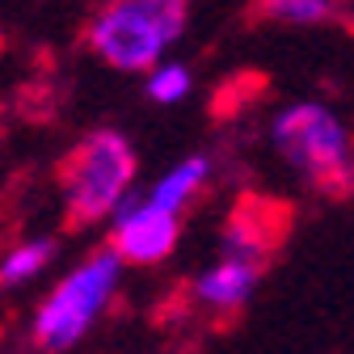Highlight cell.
<instances>
[{"mask_svg":"<svg viewBox=\"0 0 354 354\" xmlns=\"http://www.w3.org/2000/svg\"><path fill=\"white\" fill-rule=\"evenodd\" d=\"M186 30V0H110L88 21V47L106 64L140 72Z\"/></svg>","mask_w":354,"mask_h":354,"instance_id":"obj_1","label":"cell"},{"mask_svg":"<svg viewBox=\"0 0 354 354\" xmlns=\"http://www.w3.org/2000/svg\"><path fill=\"white\" fill-rule=\"evenodd\" d=\"M131 173H136V152L118 131H97L84 144H76L59 160V186L68 194V232L102 219L131 186Z\"/></svg>","mask_w":354,"mask_h":354,"instance_id":"obj_2","label":"cell"},{"mask_svg":"<svg viewBox=\"0 0 354 354\" xmlns=\"http://www.w3.org/2000/svg\"><path fill=\"white\" fill-rule=\"evenodd\" d=\"M118 266H122V253L114 245H106L102 253L88 257L72 279H64L51 291V299L38 308V317H34V346H42V350L72 346L88 329V321L97 317V308L106 304V295L114 291Z\"/></svg>","mask_w":354,"mask_h":354,"instance_id":"obj_3","label":"cell"},{"mask_svg":"<svg viewBox=\"0 0 354 354\" xmlns=\"http://www.w3.org/2000/svg\"><path fill=\"white\" fill-rule=\"evenodd\" d=\"M274 144L279 152L299 165L321 190L346 194L354 186V173L346 160V131L325 106H295L274 122Z\"/></svg>","mask_w":354,"mask_h":354,"instance_id":"obj_4","label":"cell"},{"mask_svg":"<svg viewBox=\"0 0 354 354\" xmlns=\"http://www.w3.org/2000/svg\"><path fill=\"white\" fill-rule=\"evenodd\" d=\"M110 245L122 253V261L131 266H152L160 257H169V249L177 245V211L160 207V203H144V207H122L118 228L110 236Z\"/></svg>","mask_w":354,"mask_h":354,"instance_id":"obj_5","label":"cell"},{"mask_svg":"<svg viewBox=\"0 0 354 354\" xmlns=\"http://www.w3.org/2000/svg\"><path fill=\"white\" fill-rule=\"evenodd\" d=\"M291 224V207L287 203H274V198H241L232 219H228V249L241 253V257H257L266 261L283 232Z\"/></svg>","mask_w":354,"mask_h":354,"instance_id":"obj_6","label":"cell"},{"mask_svg":"<svg viewBox=\"0 0 354 354\" xmlns=\"http://www.w3.org/2000/svg\"><path fill=\"white\" fill-rule=\"evenodd\" d=\"M261 270H266V261L232 253L224 266L207 270V274L194 283V291H198V299H203L207 308H219V313H236V308L249 299V291L257 287V274H261Z\"/></svg>","mask_w":354,"mask_h":354,"instance_id":"obj_7","label":"cell"},{"mask_svg":"<svg viewBox=\"0 0 354 354\" xmlns=\"http://www.w3.org/2000/svg\"><path fill=\"white\" fill-rule=\"evenodd\" d=\"M203 177H207V160H198V156H194V160H186L182 169L169 173L165 182L152 190V203H160V207H173V211H177V207H182V203L198 190Z\"/></svg>","mask_w":354,"mask_h":354,"instance_id":"obj_8","label":"cell"},{"mask_svg":"<svg viewBox=\"0 0 354 354\" xmlns=\"http://www.w3.org/2000/svg\"><path fill=\"white\" fill-rule=\"evenodd\" d=\"M257 17L266 21H329L333 5L329 0H257Z\"/></svg>","mask_w":354,"mask_h":354,"instance_id":"obj_9","label":"cell"},{"mask_svg":"<svg viewBox=\"0 0 354 354\" xmlns=\"http://www.w3.org/2000/svg\"><path fill=\"white\" fill-rule=\"evenodd\" d=\"M51 249H55L51 241H34V245H21L17 253H9V261H5V283H17V279L42 270L47 257H51Z\"/></svg>","mask_w":354,"mask_h":354,"instance_id":"obj_10","label":"cell"},{"mask_svg":"<svg viewBox=\"0 0 354 354\" xmlns=\"http://www.w3.org/2000/svg\"><path fill=\"white\" fill-rule=\"evenodd\" d=\"M186 88H190V72H186V68H165V72L152 76L148 93H152L156 102H177V97H186Z\"/></svg>","mask_w":354,"mask_h":354,"instance_id":"obj_11","label":"cell"}]
</instances>
